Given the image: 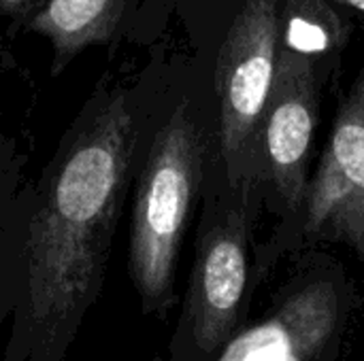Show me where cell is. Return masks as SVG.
I'll return each instance as SVG.
<instances>
[{
	"label": "cell",
	"instance_id": "obj_10",
	"mask_svg": "<svg viewBox=\"0 0 364 361\" xmlns=\"http://www.w3.org/2000/svg\"><path fill=\"white\" fill-rule=\"evenodd\" d=\"M26 0H0V13L2 11H11V9H15V6H19V4H23Z\"/></svg>",
	"mask_w": 364,
	"mask_h": 361
},
{
	"label": "cell",
	"instance_id": "obj_5",
	"mask_svg": "<svg viewBox=\"0 0 364 361\" xmlns=\"http://www.w3.org/2000/svg\"><path fill=\"white\" fill-rule=\"evenodd\" d=\"M307 206L309 230L364 251V77L341 109Z\"/></svg>",
	"mask_w": 364,
	"mask_h": 361
},
{
	"label": "cell",
	"instance_id": "obj_4",
	"mask_svg": "<svg viewBox=\"0 0 364 361\" xmlns=\"http://www.w3.org/2000/svg\"><path fill=\"white\" fill-rule=\"evenodd\" d=\"M277 32L275 0H250L235 17L218 57V162L228 183L237 181V168L267 109Z\"/></svg>",
	"mask_w": 364,
	"mask_h": 361
},
{
	"label": "cell",
	"instance_id": "obj_6",
	"mask_svg": "<svg viewBox=\"0 0 364 361\" xmlns=\"http://www.w3.org/2000/svg\"><path fill=\"white\" fill-rule=\"evenodd\" d=\"M267 162L282 196L294 204L305 191V168L318 117L311 66L299 53H284L267 100Z\"/></svg>",
	"mask_w": 364,
	"mask_h": 361
},
{
	"label": "cell",
	"instance_id": "obj_3",
	"mask_svg": "<svg viewBox=\"0 0 364 361\" xmlns=\"http://www.w3.org/2000/svg\"><path fill=\"white\" fill-rule=\"evenodd\" d=\"M247 226L237 200L215 198L203 215L186 306L168 357L207 361L230 338L247 285Z\"/></svg>",
	"mask_w": 364,
	"mask_h": 361
},
{
	"label": "cell",
	"instance_id": "obj_11",
	"mask_svg": "<svg viewBox=\"0 0 364 361\" xmlns=\"http://www.w3.org/2000/svg\"><path fill=\"white\" fill-rule=\"evenodd\" d=\"M352 6H356V9H360V11H364V0H348Z\"/></svg>",
	"mask_w": 364,
	"mask_h": 361
},
{
	"label": "cell",
	"instance_id": "obj_8",
	"mask_svg": "<svg viewBox=\"0 0 364 361\" xmlns=\"http://www.w3.org/2000/svg\"><path fill=\"white\" fill-rule=\"evenodd\" d=\"M124 0H49L34 17L30 30L53 45V74L85 47L105 43L117 28Z\"/></svg>",
	"mask_w": 364,
	"mask_h": 361
},
{
	"label": "cell",
	"instance_id": "obj_9",
	"mask_svg": "<svg viewBox=\"0 0 364 361\" xmlns=\"http://www.w3.org/2000/svg\"><path fill=\"white\" fill-rule=\"evenodd\" d=\"M328 45V36L326 32L316 26V23H309L301 17L292 19L290 21V28H288V47L296 53H316V51H322L326 49Z\"/></svg>",
	"mask_w": 364,
	"mask_h": 361
},
{
	"label": "cell",
	"instance_id": "obj_7",
	"mask_svg": "<svg viewBox=\"0 0 364 361\" xmlns=\"http://www.w3.org/2000/svg\"><path fill=\"white\" fill-rule=\"evenodd\" d=\"M337 321L335 289L326 283L309 285L267 321L232 334L207 361H311L331 340Z\"/></svg>",
	"mask_w": 364,
	"mask_h": 361
},
{
	"label": "cell",
	"instance_id": "obj_2",
	"mask_svg": "<svg viewBox=\"0 0 364 361\" xmlns=\"http://www.w3.org/2000/svg\"><path fill=\"white\" fill-rule=\"evenodd\" d=\"M128 274L143 315L164 317L175 302L179 249L211 172V140L188 98L160 117L132 102Z\"/></svg>",
	"mask_w": 364,
	"mask_h": 361
},
{
	"label": "cell",
	"instance_id": "obj_1",
	"mask_svg": "<svg viewBox=\"0 0 364 361\" xmlns=\"http://www.w3.org/2000/svg\"><path fill=\"white\" fill-rule=\"evenodd\" d=\"M134 113L98 89L36 177L0 191V361H66L100 300L130 196Z\"/></svg>",
	"mask_w": 364,
	"mask_h": 361
}]
</instances>
